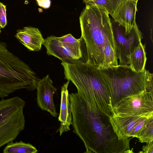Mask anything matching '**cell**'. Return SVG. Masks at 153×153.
I'll list each match as a JSON object with an SVG mask.
<instances>
[{
  "label": "cell",
  "instance_id": "8992f818",
  "mask_svg": "<svg viewBox=\"0 0 153 153\" xmlns=\"http://www.w3.org/2000/svg\"><path fill=\"white\" fill-rule=\"evenodd\" d=\"M25 104L18 96L0 100V148L13 142L24 129Z\"/></svg>",
  "mask_w": 153,
  "mask_h": 153
},
{
  "label": "cell",
  "instance_id": "3957f363",
  "mask_svg": "<svg viewBox=\"0 0 153 153\" xmlns=\"http://www.w3.org/2000/svg\"><path fill=\"white\" fill-rule=\"evenodd\" d=\"M65 79L71 81L78 93L89 104L109 117L114 114L110 93L106 78L100 69L86 62H62Z\"/></svg>",
  "mask_w": 153,
  "mask_h": 153
},
{
  "label": "cell",
  "instance_id": "52a82bcc",
  "mask_svg": "<svg viewBox=\"0 0 153 153\" xmlns=\"http://www.w3.org/2000/svg\"><path fill=\"white\" fill-rule=\"evenodd\" d=\"M82 39L75 38L71 34L57 37L51 35L45 39L43 44L48 55L53 56L62 62L72 63L83 57Z\"/></svg>",
  "mask_w": 153,
  "mask_h": 153
},
{
  "label": "cell",
  "instance_id": "8fae6325",
  "mask_svg": "<svg viewBox=\"0 0 153 153\" xmlns=\"http://www.w3.org/2000/svg\"><path fill=\"white\" fill-rule=\"evenodd\" d=\"M149 116L119 114L114 113L110 117V120L119 139L125 140L130 138V135L135 126Z\"/></svg>",
  "mask_w": 153,
  "mask_h": 153
},
{
  "label": "cell",
  "instance_id": "d6986e66",
  "mask_svg": "<svg viewBox=\"0 0 153 153\" xmlns=\"http://www.w3.org/2000/svg\"><path fill=\"white\" fill-rule=\"evenodd\" d=\"M6 6L0 2V27L4 28L7 24Z\"/></svg>",
  "mask_w": 153,
  "mask_h": 153
},
{
  "label": "cell",
  "instance_id": "30bf717a",
  "mask_svg": "<svg viewBox=\"0 0 153 153\" xmlns=\"http://www.w3.org/2000/svg\"><path fill=\"white\" fill-rule=\"evenodd\" d=\"M53 82L49 74L42 79L37 84L36 101L39 107L42 110L47 111L53 116H57L53 97L57 91L53 85Z\"/></svg>",
  "mask_w": 153,
  "mask_h": 153
},
{
  "label": "cell",
  "instance_id": "ba28073f",
  "mask_svg": "<svg viewBox=\"0 0 153 153\" xmlns=\"http://www.w3.org/2000/svg\"><path fill=\"white\" fill-rule=\"evenodd\" d=\"M116 47V55L120 65H129V57L141 42L143 34L136 24L130 32L125 34L124 28L119 24L111 21Z\"/></svg>",
  "mask_w": 153,
  "mask_h": 153
},
{
  "label": "cell",
  "instance_id": "9a60e30c",
  "mask_svg": "<svg viewBox=\"0 0 153 153\" xmlns=\"http://www.w3.org/2000/svg\"><path fill=\"white\" fill-rule=\"evenodd\" d=\"M146 59L145 45L141 42L130 55L129 65L133 70L142 72L145 69Z\"/></svg>",
  "mask_w": 153,
  "mask_h": 153
},
{
  "label": "cell",
  "instance_id": "7c38bea8",
  "mask_svg": "<svg viewBox=\"0 0 153 153\" xmlns=\"http://www.w3.org/2000/svg\"><path fill=\"white\" fill-rule=\"evenodd\" d=\"M137 3L125 1L121 4L111 16L114 21L123 26L128 34L136 24L135 16Z\"/></svg>",
  "mask_w": 153,
  "mask_h": 153
},
{
  "label": "cell",
  "instance_id": "ac0fdd59",
  "mask_svg": "<svg viewBox=\"0 0 153 153\" xmlns=\"http://www.w3.org/2000/svg\"><path fill=\"white\" fill-rule=\"evenodd\" d=\"M137 138L141 143L153 141V115L140 131Z\"/></svg>",
  "mask_w": 153,
  "mask_h": 153
},
{
  "label": "cell",
  "instance_id": "6da1fadb",
  "mask_svg": "<svg viewBox=\"0 0 153 153\" xmlns=\"http://www.w3.org/2000/svg\"><path fill=\"white\" fill-rule=\"evenodd\" d=\"M73 132L83 142L85 153H129L131 138L119 139L110 117L89 104L78 93L69 95Z\"/></svg>",
  "mask_w": 153,
  "mask_h": 153
},
{
  "label": "cell",
  "instance_id": "44dd1931",
  "mask_svg": "<svg viewBox=\"0 0 153 153\" xmlns=\"http://www.w3.org/2000/svg\"><path fill=\"white\" fill-rule=\"evenodd\" d=\"M138 152L140 153H153V141L146 143L142 148V151Z\"/></svg>",
  "mask_w": 153,
  "mask_h": 153
},
{
  "label": "cell",
  "instance_id": "2e32d148",
  "mask_svg": "<svg viewBox=\"0 0 153 153\" xmlns=\"http://www.w3.org/2000/svg\"><path fill=\"white\" fill-rule=\"evenodd\" d=\"M125 0H83L86 5L95 6L106 11L111 16L119 5Z\"/></svg>",
  "mask_w": 153,
  "mask_h": 153
},
{
  "label": "cell",
  "instance_id": "7a4b0ae2",
  "mask_svg": "<svg viewBox=\"0 0 153 153\" xmlns=\"http://www.w3.org/2000/svg\"><path fill=\"white\" fill-rule=\"evenodd\" d=\"M85 62L99 69L117 65L116 47L109 14L96 6L86 5L79 17Z\"/></svg>",
  "mask_w": 153,
  "mask_h": 153
},
{
  "label": "cell",
  "instance_id": "277c9868",
  "mask_svg": "<svg viewBox=\"0 0 153 153\" xmlns=\"http://www.w3.org/2000/svg\"><path fill=\"white\" fill-rule=\"evenodd\" d=\"M39 79L27 64L8 50L6 43L0 42V98L20 89L34 90Z\"/></svg>",
  "mask_w": 153,
  "mask_h": 153
},
{
  "label": "cell",
  "instance_id": "e0dca14e",
  "mask_svg": "<svg viewBox=\"0 0 153 153\" xmlns=\"http://www.w3.org/2000/svg\"><path fill=\"white\" fill-rule=\"evenodd\" d=\"M37 150L29 143L20 141L11 142L7 144L3 149V153H36Z\"/></svg>",
  "mask_w": 153,
  "mask_h": 153
},
{
  "label": "cell",
  "instance_id": "603a6c76",
  "mask_svg": "<svg viewBox=\"0 0 153 153\" xmlns=\"http://www.w3.org/2000/svg\"><path fill=\"white\" fill-rule=\"evenodd\" d=\"M138 1V0H125V1H133L137 3Z\"/></svg>",
  "mask_w": 153,
  "mask_h": 153
},
{
  "label": "cell",
  "instance_id": "5b68a950",
  "mask_svg": "<svg viewBox=\"0 0 153 153\" xmlns=\"http://www.w3.org/2000/svg\"><path fill=\"white\" fill-rule=\"evenodd\" d=\"M106 78L113 106L122 97L147 90L153 94V74L145 69L137 72L129 65H118L100 69Z\"/></svg>",
  "mask_w": 153,
  "mask_h": 153
},
{
  "label": "cell",
  "instance_id": "ffe728a7",
  "mask_svg": "<svg viewBox=\"0 0 153 153\" xmlns=\"http://www.w3.org/2000/svg\"><path fill=\"white\" fill-rule=\"evenodd\" d=\"M153 115L149 116L143 119L137 124L131 131L129 137H137L138 133L142 127L146 124L150 117Z\"/></svg>",
  "mask_w": 153,
  "mask_h": 153
},
{
  "label": "cell",
  "instance_id": "7402d4cb",
  "mask_svg": "<svg viewBox=\"0 0 153 153\" xmlns=\"http://www.w3.org/2000/svg\"><path fill=\"white\" fill-rule=\"evenodd\" d=\"M36 1L39 5L42 8H48L50 6V0H36Z\"/></svg>",
  "mask_w": 153,
  "mask_h": 153
},
{
  "label": "cell",
  "instance_id": "5bb4252c",
  "mask_svg": "<svg viewBox=\"0 0 153 153\" xmlns=\"http://www.w3.org/2000/svg\"><path fill=\"white\" fill-rule=\"evenodd\" d=\"M69 82L68 80L61 88L60 111L58 117L60 125L57 131L59 132L60 136L69 131L70 126L72 124V109L68 89Z\"/></svg>",
  "mask_w": 153,
  "mask_h": 153
},
{
  "label": "cell",
  "instance_id": "4fadbf2b",
  "mask_svg": "<svg viewBox=\"0 0 153 153\" xmlns=\"http://www.w3.org/2000/svg\"><path fill=\"white\" fill-rule=\"evenodd\" d=\"M15 37L30 51H38L43 45L45 39L38 28L27 26L17 30Z\"/></svg>",
  "mask_w": 153,
  "mask_h": 153
},
{
  "label": "cell",
  "instance_id": "cb8c5ba5",
  "mask_svg": "<svg viewBox=\"0 0 153 153\" xmlns=\"http://www.w3.org/2000/svg\"><path fill=\"white\" fill-rule=\"evenodd\" d=\"M1 29H0V33H1Z\"/></svg>",
  "mask_w": 153,
  "mask_h": 153
},
{
  "label": "cell",
  "instance_id": "9c48e42d",
  "mask_svg": "<svg viewBox=\"0 0 153 153\" xmlns=\"http://www.w3.org/2000/svg\"><path fill=\"white\" fill-rule=\"evenodd\" d=\"M114 113L149 116L153 114V94L146 90L122 98L113 106Z\"/></svg>",
  "mask_w": 153,
  "mask_h": 153
}]
</instances>
